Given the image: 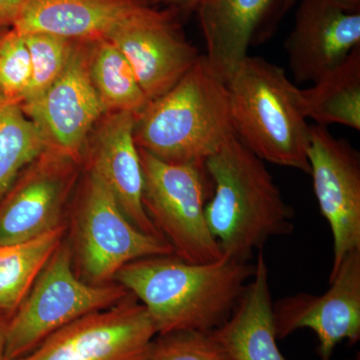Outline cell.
Segmentation results:
<instances>
[{
	"label": "cell",
	"instance_id": "cell-6",
	"mask_svg": "<svg viewBox=\"0 0 360 360\" xmlns=\"http://www.w3.org/2000/svg\"><path fill=\"white\" fill-rule=\"evenodd\" d=\"M143 174L142 203L175 257L193 264L224 258L205 219L212 181L205 165H179L139 148Z\"/></svg>",
	"mask_w": 360,
	"mask_h": 360
},
{
	"label": "cell",
	"instance_id": "cell-3",
	"mask_svg": "<svg viewBox=\"0 0 360 360\" xmlns=\"http://www.w3.org/2000/svg\"><path fill=\"white\" fill-rule=\"evenodd\" d=\"M227 84L205 56L134 115L137 148L169 163L205 165L233 136Z\"/></svg>",
	"mask_w": 360,
	"mask_h": 360
},
{
	"label": "cell",
	"instance_id": "cell-14",
	"mask_svg": "<svg viewBox=\"0 0 360 360\" xmlns=\"http://www.w3.org/2000/svg\"><path fill=\"white\" fill-rule=\"evenodd\" d=\"M295 0H201L195 13L206 44V58L229 82L250 46L267 41Z\"/></svg>",
	"mask_w": 360,
	"mask_h": 360
},
{
	"label": "cell",
	"instance_id": "cell-29",
	"mask_svg": "<svg viewBox=\"0 0 360 360\" xmlns=\"http://www.w3.org/2000/svg\"><path fill=\"white\" fill-rule=\"evenodd\" d=\"M343 6L354 11H360V0H340Z\"/></svg>",
	"mask_w": 360,
	"mask_h": 360
},
{
	"label": "cell",
	"instance_id": "cell-23",
	"mask_svg": "<svg viewBox=\"0 0 360 360\" xmlns=\"http://www.w3.org/2000/svg\"><path fill=\"white\" fill-rule=\"evenodd\" d=\"M21 34L32 59V80L22 104L44 94L58 79L70 63L77 41L47 32Z\"/></svg>",
	"mask_w": 360,
	"mask_h": 360
},
{
	"label": "cell",
	"instance_id": "cell-2",
	"mask_svg": "<svg viewBox=\"0 0 360 360\" xmlns=\"http://www.w3.org/2000/svg\"><path fill=\"white\" fill-rule=\"evenodd\" d=\"M205 168L213 189L206 224L224 257L250 262L270 238L292 233L293 208L264 161L236 135L205 161Z\"/></svg>",
	"mask_w": 360,
	"mask_h": 360
},
{
	"label": "cell",
	"instance_id": "cell-28",
	"mask_svg": "<svg viewBox=\"0 0 360 360\" xmlns=\"http://www.w3.org/2000/svg\"><path fill=\"white\" fill-rule=\"evenodd\" d=\"M6 319L0 316V360H8L6 356Z\"/></svg>",
	"mask_w": 360,
	"mask_h": 360
},
{
	"label": "cell",
	"instance_id": "cell-12",
	"mask_svg": "<svg viewBox=\"0 0 360 360\" xmlns=\"http://www.w3.org/2000/svg\"><path fill=\"white\" fill-rule=\"evenodd\" d=\"M20 108L39 130L46 149L82 165L87 139L105 115L90 79L87 41L75 42L63 75L44 94Z\"/></svg>",
	"mask_w": 360,
	"mask_h": 360
},
{
	"label": "cell",
	"instance_id": "cell-8",
	"mask_svg": "<svg viewBox=\"0 0 360 360\" xmlns=\"http://www.w3.org/2000/svg\"><path fill=\"white\" fill-rule=\"evenodd\" d=\"M156 336L146 307L129 293L58 329L15 360H148Z\"/></svg>",
	"mask_w": 360,
	"mask_h": 360
},
{
	"label": "cell",
	"instance_id": "cell-4",
	"mask_svg": "<svg viewBox=\"0 0 360 360\" xmlns=\"http://www.w3.org/2000/svg\"><path fill=\"white\" fill-rule=\"evenodd\" d=\"M234 135L264 162L310 174L302 89L285 71L248 56L227 82Z\"/></svg>",
	"mask_w": 360,
	"mask_h": 360
},
{
	"label": "cell",
	"instance_id": "cell-10",
	"mask_svg": "<svg viewBox=\"0 0 360 360\" xmlns=\"http://www.w3.org/2000/svg\"><path fill=\"white\" fill-rule=\"evenodd\" d=\"M307 158L315 198L333 234L331 274L345 255L360 250V155L349 142L315 124Z\"/></svg>",
	"mask_w": 360,
	"mask_h": 360
},
{
	"label": "cell",
	"instance_id": "cell-19",
	"mask_svg": "<svg viewBox=\"0 0 360 360\" xmlns=\"http://www.w3.org/2000/svg\"><path fill=\"white\" fill-rule=\"evenodd\" d=\"M307 120L316 125L342 124L360 129V45L343 63L302 89Z\"/></svg>",
	"mask_w": 360,
	"mask_h": 360
},
{
	"label": "cell",
	"instance_id": "cell-26",
	"mask_svg": "<svg viewBox=\"0 0 360 360\" xmlns=\"http://www.w3.org/2000/svg\"><path fill=\"white\" fill-rule=\"evenodd\" d=\"M25 0H0V32L13 27L20 18Z\"/></svg>",
	"mask_w": 360,
	"mask_h": 360
},
{
	"label": "cell",
	"instance_id": "cell-30",
	"mask_svg": "<svg viewBox=\"0 0 360 360\" xmlns=\"http://www.w3.org/2000/svg\"><path fill=\"white\" fill-rule=\"evenodd\" d=\"M0 101H6L1 96H0Z\"/></svg>",
	"mask_w": 360,
	"mask_h": 360
},
{
	"label": "cell",
	"instance_id": "cell-13",
	"mask_svg": "<svg viewBox=\"0 0 360 360\" xmlns=\"http://www.w3.org/2000/svg\"><path fill=\"white\" fill-rule=\"evenodd\" d=\"M106 39L127 59L148 101L172 89L200 56L187 40L179 14L153 4Z\"/></svg>",
	"mask_w": 360,
	"mask_h": 360
},
{
	"label": "cell",
	"instance_id": "cell-11",
	"mask_svg": "<svg viewBox=\"0 0 360 360\" xmlns=\"http://www.w3.org/2000/svg\"><path fill=\"white\" fill-rule=\"evenodd\" d=\"M329 284L323 295L297 293L274 303L277 340L298 329H311L319 340L321 360H331L342 341L352 345L360 340V250L343 257L329 276Z\"/></svg>",
	"mask_w": 360,
	"mask_h": 360
},
{
	"label": "cell",
	"instance_id": "cell-17",
	"mask_svg": "<svg viewBox=\"0 0 360 360\" xmlns=\"http://www.w3.org/2000/svg\"><path fill=\"white\" fill-rule=\"evenodd\" d=\"M150 6L148 0H25L13 27L92 41L106 39Z\"/></svg>",
	"mask_w": 360,
	"mask_h": 360
},
{
	"label": "cell",
	"instance_id": "cell-24",
	"mask_svg": "<svg viewBox=\"0 0 360 360\" xmlns=\"http://www.w3.org/2000/svg\"><path fill=\"white\" fill-rule=\"evenodd\" d=\"M32 80V59L25 37L16 28L0 32V96L20 105Z\"/></svg>",
	"mask_w": 360,
	"mask_h": 360
},
{
	"label": "cell",
	"instance_id": "cell-21",
	"mask_svg": "<svg viewBox=\"0 0 360 360\" xmlns=\"http://www.w3.org/2000/svg\"><path fill=\"white\" fill-rule=\"evenodd\" d=\"M87 65L105 115L127 111L135 115L148 103L129 61L110 39L87 41Z\"/></svg>",
	"mask_w": 360,
	"mask_h": 360
},
{
	"label": "cell",
	"instance_id": "cell-7",
	"mask_svg": "<svg viewBox=\"0 0 360 360\" xmlns=\"http://www.w3.org/2000/svg\"><path fill=\"white\" fill-rule=\"evenodd\" d=\"M72 234L78 276L96 285L115 283L116 274L135 260L174 255L165 239L134 226L108 187L87 170L78 191Z\"/></svg>",
	"mask_w": 360,
	"mask_h": 360
},
{
	"label": "cell",
	"instance_id": "cell-16",
	"mask_svg": "<svg viewBox=\"0 0 360 360\" xmlns=\"http://www.w3.org/2000/svg\"><path fill=\"white\" fill-rule=\"evenodd\" d=\"M134 129V113L120 111L104 115L87 139L82 165L84 162L85 169L108 187L134 226L165 239L149 219L142 203L143 174Z\"/></svg>",
	"mask_w": 360,
	"mask_h": 360
},
{
	"label": "cell",
	"instance_id": "cell-20",
	"mask_svg": "<svg viewBox=\"0 0 360 360\" xmlns=\"http://www.w3.org/2000/svg\"><path fill=\"white\" fill-rule=\"evenodd\" d=\"M66 225L39 238L0 245V316L18 309L45 264L66 236Z\"/></svg>",
	"mask_w": 360,
	"mask_h": 360
},
{
	"label": "cell",
	"instance_id": "cell-22",
	"mask_svg": "<svg viewBox=\"0 0 360 360\" xmlns=\"http://www.w3.org/2000/svg\"><path fill=\"white\" fill-rule=\"evenodd\" d=\"M45 149L39 130L20 105L0 101V201Z\"/></svg>",
	"mask_w": 360,
	"mask_h": 360
},
{
	"label": "cell",
	"instance_id": "cell-31",
	"mask_svg": "<svg viewBox=\"0 0 360 360\" xmlns=\"http://www.w3.org/2000/svg\"><path fill=\"white\" fill-rule=\"evenodd\" d=\"M357 360H359V359H357Z\"/></svg>",
	"mask_w": 360,
	"mask_h": 360
},
{
	"label": "cell",
	"instance_id": "cell-27",
	"mask_svg": "<svg viewBox=\"0 0 360 360\" xmlns=\"http://www.w3.org/2000/svg\"><path fill=\"white\" fill-rule=\"evenodd\" d=\"M155 6H163L176 11L180 18H187L189 14L195 13L201 0H148Z\"/></svg>",
	"mask_w": 360,
	"mask_h": 360
},
{
	"label": "cell",
	"instance_id": "cell-18",
	"mask_svg": "<svg viewBox=\"0 0 360 360\" xmlns=\"http://www.w3.org/2000/svg\"><path fill=\"white\" fill-rule=\"evenodd\" d=\"M212 333L231 360H288L276 342L269 269L262 250L233 312Z\"/></svg>",
	"mask_w": 360,
	"mask_h": 360
},
{
	"label": "cell",
	"instance_id": "cell-25",
	"mask_svg": "<svg viewBox=\"0 0 360 360\" xmlns=\"http://www.w3.org/2000/svg\"><path fill=\"white\" fill-rule=\"evenodd\" d=\"M148 360H231L212 333L177 331L156 336Z\"/></svg>",
	"mask_w": 360,
	"mask_h": 360
},
{
	"label": "cell",
	"instance_id": "cell-5",
	"mask_svg": "<svg viewBox=\"0 0 360 360\" xmlns=\"http://www.w3.org/2000/svg\"><path fill=\"white\" fill-rule=\"evenodd\" d=\"M129 295L120 284L96 285L80 278L65 236L18 309L6 319L7 359L25 356L58 329L113 307Z\"/></svg>",
	"mask_w": 360,
	"mask_h": 360
},
{
	"label": "cell",
	"instance_id": "cell-1",
	"mask_svg": "<svg viewBox=\"0 0 360 360\" xmlns=\"http://www.w3.org/2000/svg\"><path fill=\"white\" fill-rule=\"evenodd\" d=\"M255 271L250 262L226 257L193 264L158 255L125 265L115 283L146 307L158 335L212 333L229 319Z\"/></svg>",
	"mask_w": 360,
	"mask_h": 360
},
{
	"label": "cell",
	"instance_id": "cell-15",
	"mask_svg": "<svg viewBox=\"0 0 360 360\" xmlns=\"http://www.w3.org/2000/svg\"><path fill=\"white\" fill-rule=\"evenodd\" d=\"M360 45V11L340 0H302L284 42L296 82L314 84Z\"/></svg>",
	"mask_w": 360,
	"mask_h": 360
},
{
	"label": "cell",
	"instance_id": "cell-9",
	"mask_svg": "<svg viewBox=\"0 0 360 360\" xmlns=\"http://www.w3.org/2000/svg\"><path fill=\"white\" fill-rule=\"evenodd\" d=\"M80 163L45 149L0 201V245L39 238L66 225Z\"/></svg>",
	"mask_w": 360,
	"mask_h": 360
}]
</instances>
